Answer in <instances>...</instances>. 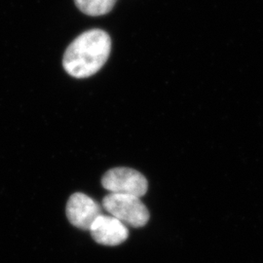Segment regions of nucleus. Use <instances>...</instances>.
<instances>
[{
    "instance_id": "obj_1",
    "label": "nucleus",
    "mask_w": 263,
    "mask_h": 263,
    "mask_svg": "<svg viewBox=\"0 0 263 263\" xmlns=\"http://www.w3.org/2000/svg\"><path fill=\"white\" fill-rule=\"evenodd\" d=\"M111 50V39L102 29H90L76 37L66 49L63 65L76 78L96 74L106 63Z\"/></svg>"
},
{
    "instance_id": "obj_3",
    "label": "nucleus",
    "mask_w": 263,
    "mask_h": 263,
    "mask_svg": "<svg viewBox=\"0 0 263 263\" xmlns=\"http://www.w3.org/2000/svg\"><path fill=\"white\" fill-rule=\"evenodd\" d=\"M102 184L109 193L141 198L148 187L147 180L140 172L130 168H114L106 172Z\"/></svg>"
},
{
    "instance_id": "obj_5",
    "label": "nucleus",
    "mask_w": 263,
    "mask_h": 263,
    "mask_svg": "<svg viewBox=\"0 0 263 263\" xmlns=\"http://www.w3.org/2000/svg\"><path fill=\"white\" fill-rule=\"evenodd\" d=\"M89 231L98 244L109 247L122 244L129 236L127 226L110 215L98 216Z\"/></svg>"
},
{
    "instance_id": "obj_4",
    "label": "nucleus",
    "mask_w": 263,
    "mask_h": 263,
    "mask_svg": "<svg viewBox=\"0 0 263 263\" xmlns=\"http://www.w3.org/2000/svg\"><path fill=\"white\" fill-rule=\"evenodd\" d=\"M101 207L92 198L83 193H74L67 201L66 216L69 222L82 230H90L98 216Z\"/></svg>"
},
{
    "instance_id": "obj_6",
    "label": "nucleus",
    "mask_w": 263,
    "mask_h": 263,
    "mask_svg": "<svg viewBox=\"0 0 263 263\" xmlns=\"http://www.w3.org/2000/svg\"><path fill=\"white\" fill-rule=\"evenodd\" d=\"M77 8L89 16H102L112 10L117 0H74Z\"/></svg>"
},
{
    "instance_id": "obj_2",
    "label": "nucleus",
    "mask_w": 263,
    "mask_h": 263,
    "mask_svg": "<svg viewBox=\"0 0 263 263\" xmlns=\"http://www.w3.org/2000/svg\"><path fill=\"white\" fill-rule=\"evenodd\" d=\"M103 206L110 216L119 219L125 226L138 228L145 226L149 220L148 210L141 198L109 193L104 198Z\"/></svg>"
}]
</instances>
